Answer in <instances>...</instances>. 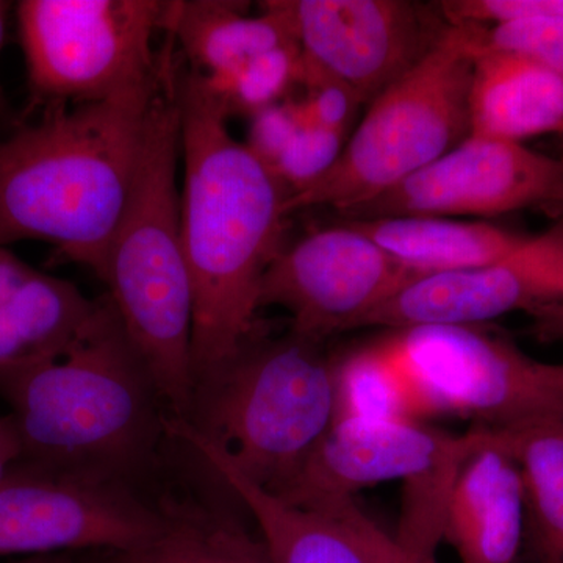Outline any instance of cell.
<instances>
[{
  "mask_svg": "<svg viewBox=\"0 0 563 563\" xmlns=\"http://www.w3.org/2000/svg\"><path fill=\"white\" fill-rule=\"evenodd\" d=\"M174 90L196 384L231 361L255 333L263 277L285 246L288 192L273 169L235 140L228 107L184 62L174 63Z\"/></svg>",
  "mask_w": 563,
  "mask_h": 563,
  "instance_id": "obj_1",
  "label": "cell"
},
{
  "mask_svg": "<svg viewBox=\"0 0 563 563\" xmlns=\"http://www.w3.org/2000/svg\"><path fill=\"white\" fill-rule=\"evenodd\" d=\"M168 52L154 84L51 107L43 120L0 140V246L43 240L106 279Z\"/></svg>",
  "mask_w": 563,
  "mask_h": 563,
  "instance_id": "obj_2",
  "label": "cell"
},
{
  "mask_svg": "<svg viewBox=\"0 0 563 563\" xmlns=\"http://www.w3.org/2000/svg\"><path fill=\"white\" fill-rule=\"evenodd\" d=\"M22 461L132 484L154 461L168 412L109 296L57 357L0 368Z\"/></svg>",
  "mask_w": 563,
  "mask_h": 563,
  "instance_id": "obj_3",
  "label": "cell"
},
{
  "mask_svg": "<svg viewBox=\"0 0 563 563\" xmlns=\"http://www.w3.org/2000/svg\"><path fill=\"white\" fill-rule=\"evenodd\" d=\"M174 63L172 55L147 113L143 146L128 203L110 243L103 284L169 417L188 420L195 395V303L181 232L180 118Z\"/></svg>",
  "mask_w": 563,
  "mask_h": 563,
  "instance_id": "obj_4",
  "label": "cell"
},
{
  "mask_svg": "<svg viewBox=\"0 0 563 563\" xmlns=\"http://www.w3.org/2000/svg\"><path fill=\"white\" fill-rule=\"evenodd\" d=\"M321 343L291 331L274 340L254 333L231 361L196 380L184 420L276 495L335 422V361Z\"/></svg>",
  "mask_w": 563,
  "mask_h": 563,
  "instance_id": "obj_5",
  "label": "cell"
},
{
  "mask_svg": "<svg viewBox=\"0 0 563 563\" xmlns=\"http://www.w3.org/2000/svg\"><path fill=\"white\" fill-rule=\"evenodd\" d=\"M474 52L466 25H450L435 47L369 102L331 172L290 196L285 214L318 207L346 213L391 190L470 135Z\"/></svg>",
  "mask_w": 563,
  "mask_h": 563,
  "instance_id": "obj_6",
  "label": "cell"
},
{
  "mask_svg": "<svg viewBox=\"0 0 563 563\" xmlns=\"http://www.w3.org/2000/svg\"><path fill=\"white\" fill-rule=\"evenodd\" d=\"M168 2L161 0H22L18 32L32 95L51 107L106 101L154 84L165 49Z\"/></svg>",
  "mask_w": 563,
  "mask_h": 563,
  "instance_id": "obj_7",
  "label": "cell"
},
{
  "mask_svg": "<svg viewBox=\"0 0 563 563\" xmlns=\"http://www.w3.org/2000/svg\"><path fill=\"white\" fill-rule=\"evenodd\" d=\"M412 393L417 418L453 415L490 431L563 420V395L539 362L483 325L426 324L383 335Z\"/></svg>",
  "mask_w": 563,
  "mask_h": 563,
  "instance_id": "obj_8",
  "label": "cell"
},
{
  "mask_svg": "<svg viewBox=\"0 0 563 563\" xmlns=\"http://www.w3.org/2000/svg\"><path fill=\"white\" fill-rule=\"evenodd\" d=\"M165 525L132 484L21 461L0 483V555L132 550Z\"/></svg>",
  "mask_w": 563,
  "mask_h": 563,
  "instance_id": "obj_9",
  "label": "cell"
},
{
  "mask_svg": "<svg viewBox=\"0 0 563 563\" xmlns=\"http://www.w3.org/2000/svg\"><path fill=\"white\" fill-rule=\"evenodd\" d=\"M415 276L380 244L342 221L282 247L262 280L258 309L276 306L291 332L324 342L362 329Z\"/></svg>",
  "mask_w": 563,
  "mask_h": 563,
  "instance_id": "obj_10",
  "label": "cell"
},
{
  "mask_svg": "<svg viewBox=\"0 0 563 563\" xmlns=\"http://www.w3.org/2000/svg\"><path fill=\"white\" fill-rule=\"evenodd\" d=\"M563 199V161L521 143L468 135L439 161L362 206L343 220L493 218Z\"/></svg>",
  "mask_w": 563,
  "mask_h": 563,
  "instance_id": "obj_11",
  "label": "cell"
},
{
  "mask_svg": "<svg viewBox=\"0 0 563 563\" xmlns=\"http://www.w3.org/2000/svg\"><path fill=\"white\" fill-rule=\"evenodd\" d=\"M303 62L372 102L435 47L450 25L410 0H280Z\"/></svg>",
  "mask_w": 563,
  "mask_h": 563,
  "instance_id": "obj_12",
  "label": "cell"
},
{
  "mask_svg": "<svg viewBox=\"0 0 563 563\" xmlns=\"http://www.w3.org/2000/svg\"><path fill=\"white\" fill-rule=\"evenodd\" d=\"M540 235L481 268L415 276L362 329L483 325L504 314L563 303V213Z\"/></svg>",
  "mask_w": 563,
  "mask_h": 563,
  "instance_id": "obj_13",
  "label": "cell"
},
{
  "mask_svg": "<svg viewBox=\"0 0 563 563\" xmlns=\"http://www.w3.org/2000/svg\"><path fill=\"white\" fill-rule=\"evenodd\" d=\"M488 429L453 435L417 420H339L291 484L279 493L299 506L347 501L374 485L428 479L465 461Z\"/></svg>",
  "mask_w": 563,
  "mask_h": 563,
  "instance_id": "obj_14",
  "label": "cell"
},
{
  "mask_svg": "<svg viewBox=\"0 0 563 563\" xmlns=\"http://www.w3.org/2000/svg\"><path fill=\"white\" fill-rule=\"evenodd\" d=\"M168 437L190 446L254 517L274 563H406L401 548L354 499L299 506L250 479L222 446L184 420Z\"/></svg>",
  "mask_w": 563,
  "mask_h": 563,
  "instance_id": "obj_15",
  "label": "cell"
},
{
  "mask_svg": "<svg viewBox=\"0 0 563 563\" xmlns=\"http://www.w3.org/2000/svg\"><path fill=\"white\" fill-rule=\"evenodd\" d=\"M523 479L499 432L488 429L455 474L444 539L462 563H515L523 537Z\"/></svg>",
  "mask_w": 563,
  "mask_h": 563,
  "instance_id": "obj_16",
  "label": "cell"
},
{
  "mask_svg": "<svg viewBox=\"0 0 563 563\" xmlns=\"http://www.w3.org/2000/svg\"><path fill=\"white\" fill-rule=\"evenodd\" d=\"M247 5L235 0H180L166 7V35L210 87H221L258 55L296 43L280 0L263 2L258 14H247Z\"/></svg>",
  "mask_w": 563,
  "mask_h": 563,
  "instance_id": "obj_17",
  "label": "cell"
},
{
  "mask_svg": "<svg viewBox=\"0 0 563 563\" xmlns=\"http://www.w3.org/2000/svg\"><path fill=\"white\" fill-rule=\"evenodd\" d=\"M470 135L521 143L563 128V79L542 63L507 51L474 52Z\"/></svg>",
  "mask_w": 563,
  "mask_h": 563,
  "instance_id": "obj_18",
  "label": "cell"
},
{
  "mask_svg": "<svg viewBox=\"0 0 563 563\" xmlns=\"http://www.w3.org/2000/svg\"><path fill=\"white\" fill-rule=\"evenodd\" d=\"M350 222L413 273L481 268L506 257L531 235L487 221L451 218H388Z\"/></svg>",
  "mask_w": 563,
  "mask_h": 563,
  "instance_id": "obj_19",
  "label": "cell"
},
{
  "mask_svg": "<svg viewBox=\"0 0 563 563\" xmlns=\"http://www.w3.org/2000/svg\"><path fill=\"white\" fill-rule=\"evenodd\" d=\"M98 301L70 282L41 273L0 246V313L21 336L33 361L57 357L79 339Z\"/></svg>",
  "mask_w": 563,
  "mask_h": 563,
  "instance_id": "obj_20",
  "label": "cell"
},
{
  "mask_svg": "<svg viewBox=\"0 0 563 563\" xmlns=\"http://www.w3.org/2000/svg\"><path fill=\"white\" fill-rule=\"evenodd\" d=\"M161 507L162 531L106 563H274L262 540L224 515L172 499Z\"/></svg>",
  "mask_w": 563,
  "mask_h": 563,
  "instance_id": "obj_21",
  "label": "cell"
},
{
  "mask_svg": "<svg viewBox=\"0 0 563 563\" xmlns=\"http://www.w3.org/2000/svg\"><path fill=\"white\" fill-rule=\"evenodd\" d=\"M496 432L520 468L540 550L548 563H563V420Z\"/></svg>",
  "mask_w": 563,
  "mask_h": 563,
  "instance_id": "obj_22",
  "label": "cell"
},
{
  "mask_svg": "<svg viewBox=\"0 0 563 563\" xmlns=\"http://www.w3.org/2000/svg\"><path fill=\"white\" fill-rule=\"evenodd\" d=\"M339 420H418L412 393L383 335L335 358Z\"/></svg>",
  "mask_w": 563,
  "mask_h": 563,
  "instance_id": "obj_23",
  "label": "cell"
},
{
  "mask_svg": "<svg viewBox=\"0 0 563 563\" xmlns=\"http://www.w3.org/2000/svg\"><path fill=\"white\" fill-rule=\"evenodd\" d=\"M301 68L302 54L298 44H284L258 55L221 87L211 88L228 107L231 117L235 113L254 117L282 102L299 84Z\"/></svg>",
  "mask_w": 563,
  "mask_h": 563,
  "instance_id": "obj_24",
  "label": "cell"
},
{
  "mask_svg": "<svg viewBox=\"0 0 563 563\" xmlns=\"http://www.w3.org/2000/svg\"><path fill=\"white\" fill-rule=\"evenodd\" d=\"M470 35L473 52L493 49L526 55L563 79V14L506 22L492 27L470 25Z\"/></svg>",
  "mask_w": 563,
  "mask_h": 563,
  "instance_id": "obj_25",
  "label": "cell"
},
{
  "mask_svg": "<svg viewBox=\"0 0 563 563\" xmlns=\"http://www.w3.org/2000/svg\"><path fill=\"white\" fill-rule=\"evenodd\" d=\"M344 144V133L303 121L272 168L287 190L288 198L312 187L314 181L331 172L342 155Z\"/></svg>",
  "mask_w": 563,
  "mask_h": 563,
  "instance_id": "obj_26",
  "label": "cell"
},
{
  "mask_svg": "<svg viewBox=\"0 0 563 563\" xmlns=\"http://www.w3.org/2000/svg\"><path fill=\"white\" fill-rule=\"evenodd\" d=\"M298 85L306 88V98L298 102L303 121L329 131L346 133L363 106L362 99L346 85L307 65L303 58Z\"/></svg>",
  "mask_w": 563,
  "mask_h": 563,
  "instance_id": "obj_27",
  "label": "cell"
},
{
  "mask_svg": "<svg viewBox=\"0 0 563 563\" xmlns=\"http://www.w3.org/2000/svg\"><path fill=\"white\" fill-rule=\"evenodd\" d=\"M303 122L298 102L282 101L252 117L250 150L273 168Z\"/></svg>",
  "mask_w": 563,
  "mask_h": 563,
  "instance_id": "obj_28",
  "label": "cell"
},
{
  "mask_svg": "<svg viewBox=\"0 0 563 563\" xmlns=\"http://www.w3.org/2000/svg\"><path fill=\"white\" fill-rule=\"evenodd\" d=\"M532 318L531 331L542 342H563V303L539 307L528 313Z\"/></svg>",
  "mask_w": 563,
  "mask_h": 563,
  "instance_id": "obj_29",
  "label": "cell"
},
{
  "mask_svg": "<svg viewBox=\"0 0 563 563\" xmlns=\"http://www.w3.org/2000/svg\"><path fill=\"white\" fill-rule=\"evenodd\" d=\"M22 459V443L10 415H0V483Z\"/></svg>",
  "mask_w": 563,
  "mask_h": 563,
  "instance_id": "obj_30",
  "label": "cell"
},
{
  "mask_svg": "<svg viewBox=\"0 0 563 563\" xmlns=\"http://www.w3.org/2000/svg\"><path fill=\"white\" fill-rule=\"evenodd\" d=\"M33 361L21 336L14 331L10 321L0 313V368Z\"/></svg>",
  "mask_w": 563,
  "mask_h": 563,
  "instance_id": "obj_31",
  "label": "cell"
},
{
  "mask_svg": "<svg viewBox=\"0 0 563 563\" xmlns=\"http://www.w3.org/2000/svg\"><path fill=\"white\" fill-rule=\"evenodd\" d=\"M539 372L542 374L544 383L563 395V363L539 362Z\"/></svg>",
  "mask_w": 563,
  "mask_h": 563,
  "instance_id": "obj_32",
  "label": "cell"
},
{
  "mask_svg": "<svg viewBox=\"0 0 563 563\" xmlns=\"http://www.w3.org/2000/svg\"><path fill=\"white\" fill-rule=\"evenodd\" d=\"M16 563H84L76 561L69 553L31 555L24 561Z\"/></svg>",
  "mask_w": 563,
  "mask_h": 563,
  "instance_id": "obj_33",
  "label": "cell"
},
{
  "mask_svg": "<svg viewBox=\"0 0 563 563\" xmlns=\"http://www.w3.org/2000/svg\"><path fill=\"white\" fill-rule=\"evenodd\" d=\"M5 18H7V3L0 2V52H2L3 47V38H5ZM3 103V92L2 88H0V107Z\"/></svg>",
  "mask_w": 563,
  "mask_h": 563,
  "instance_id": "obj_34",
  "label": "cell"
},
{
  "mask_svg": "<svg viewBox=\"0 0 563 563\" xmlns=\"http://www.w3.org/2000/svg\"><path fill=\"white\" fill-rule=\"evenodd\" d=\"M548 211H550V213L553 214V217H559V214H562L563 213V199L561 202L555 203L554 207H551V210H548Z\"/></svg>",
  "mask_w": 563,
  "mask_h": 563,
  "instance_id": "obj_35",
  "label": "cell"
},
{
  "mask_svg": "<svg viewBox=\"0 0 563 563\" xmlns=\"http://www.w3.org/2000/svg\"><path fill=\"white\" fill-rule=\"evenodd\" d=\"M410 563H412V562H410ZM417 563H439V562H437L435 558H431V559H426V561H421V562H417Z\"/></svg>",
  "mask_w": 563,
  "mask_h": 563,
  "instance_id": "obj_36",
  "label": "cell"
},
{
  "mask_svg": "<svg viewBox=\"0 0 563 563\" xmlns=\"http://www.w3.org/2000/svg\"><path fill=\"white\" fill-rule=\"evenodd\" d=\"M558 136H561V139L563 141V128L561 129V131H559Z\"/></svg>",
  "mask_w": 563,
  "mask_h": 563,
  "instance_id": "obj_37",
  "label": "cell"
},
{
  "mask_svg": "<svg viewBox=\"0 0 563 563\" xmlns=\"http://www.w3.org/2000/svg\"><path fill=\"white\" fill-rule=\"evenodd\" d=\"M406 563H409V561H407Z\"/></svg>",
  "mask_w": 563,
  "mask_h": 563,
  "instance_id": "obj_38",
  "label": "cell"
}]
</instances>
